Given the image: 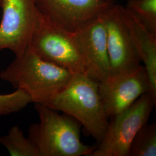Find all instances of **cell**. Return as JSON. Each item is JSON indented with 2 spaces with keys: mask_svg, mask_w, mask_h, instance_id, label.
<instances>
[{
  "mask_svg": "<svg viewBox=\"0 0 156 156\" xmlns=\"http://www.w3.org/2000/svg\"><path fill=\"white\" fill-rule=\"evenodd\" d=\"M30 103H33L31 98L23 90L16 89L9 94H0V116L20 111Z\"/></svg>",
  "mask_w": 156,
  "mask_h": 156,
  "instance_id": "9a60e30c",
  "label": "cell"
},
{
  "mask_svg": "<svg viewBox=\"0 0 156 156\" xmlns=\"http://www.w3.org/2000/svg\"><path fill=\"white\" fill-rule=\"evenodd\" d=\"M120 6L113 2L102 13L111 77L133 72L140 66V57L122 19Z\"/></svg>",
  "mask_w": 156,
  "mask_h": 156,
  "instance_id": "ba28073f",
  "label": "cell"
},
{
  "mask_svg": "<svg viewBox=\"0 0 156 156\" xmlns=\"http://www.w3.org/2000/svg\"><path fill=\"white\" fill-rule=\"evenodd\" d=\"M73 73L37 56L28 48L0 73V78L25 91L33 103L46 105L68 83Z\"/></svg>",
  "mask_w": 156,
  "mask_h": 156,
  "instance_id": "6da1fadb",
  "label": "cell"
},
{
  "mask_svg": "<svg viewBox=\"0 0 156 156\" xmlns=\"http://www.w3.org/2000/svg\"><path fill=\"white\" fill-rule=\"evenodd\" d=\"M75 119L99 144L109 127L98 91V82L86 73H73L68 83L46 105Z\"/></svg>",
  "mask_w": 156,
  "mask_h": 156,
  "instance_id": "7a4b0ae2",
  "label": "cell"
},
{
  "mask_svg": "<svg viewBox=\"0 0 156 156\" xmlns=\"http://www.w3.org/2000/svg\"><path fill=\"white\" fill-rule=\"evenodd\" d=\"M1 0H0V6H1Z\"/></svg>",
  "mask_w": 156,
  "mask_h": 156,
  "instance_id": "e0dca14e",
  "label": "cell"
},
{
  "mask_svg": "<svg viewBox=\"0 0 156 156\" xmlns=\"http://www.w3.org/2000/svg\"><path fill=\"white\" fill-rule=\"evenodd\" d=\"M106 1H109V2H115L116 1H117V0H106Z\"/></svg>",
  "mask_w": 156,
  "mask_h": 156,
  "instance_id": "2e32d148",
  "label": "cell"
},
{
  "mask_svg": "<svg viewBox=\"0 0 156 156\" xmlns=\"http://www.w3.org/2000/svg\"><path fill=\"white\" fill-rule=\"evenodd\" d=\"M150 91L147 73L141 65L133 72L98 82L99 94L108 118L124 111Z\"/></svg>",
  "mask_w": 156,
  "mask_h": 156,
  "instance_id": "9c48e42d",
  "label": "cell"
},
{
  "mask_svg": "<svg viewBox=\"0 0 156 156\" xmlns=\"http://www.w3.org/2000/svg\"><path fill=\"white\" fill-rule=\"evenodd\" d=\"M121 15L140 62L144 63L151 86L150 93L156 98V34L140 22L124 6L120 5Z\"/></svg>",
  "mask_w": 156,
  "mask_h": 156,
  "instance_id": "8fae6325",
  "label": "cell"
},
{
  "mask_svg": "<svg viewBox=\"0 0 156 156\" xmlns=\"http://www.w3.org/2000/svg\"><path fill=\"white\" fill-rule=\"evenodd\" d=\"M156 103V98L147 92L114 116L103 139L89 156H128L133 140L148 122Z\"/></svg>",
  "mask_w": 156,
  "mask_h": 156,
  "instance_id": "5b68a950",
  "label": "cell"
},
{
  "mask_svg": "<svg viewBox=\"0 0 156 156\" xmlns=\"http://www.w3.org/2000/svg\"><path fill=\"white\" fill-rule=\"evenodd\" d=\"M73 35L83 57L87 74L98 82L111 77L105 24L102 13L79 28Z\"/></svg>",
  "mask_w": 156,
  "mask_h": 156,
  "instance_id": "52a82bcc",
  "label": "cell"
},
{
  "mask_svg": "<svg viewBox=\"0 0 156 156\" xmlns=\"http://www.w3.org/2000/svg\"><path fill=\"white\" fill-rule=\"evenodd\" d=\"M29 48L40 58L73 73H86L73 33L51 21L38 11Z\"/></svg>",
  "mask_w": 156,
  "mask_h": 156,
  "instance_id": "277c9868",
  "label": "cell"
},
{
  "mask_svg": "<svg viewBox=\"0 0 156 156\" xmlns=\"http://www.w3.org/2000/svg\"><path fill=\"white\" fill-rule=\"evenodd\" d=\"M0 7V51L21 56L29 48L38 16L35 0H1Z\"/></svg>",
  "mask_w": 156,
  "mask_h": 156,
  "instance_id": "8992f818",
  "label": "cell"
},
{
  "mask_svg": "<svg viewBox=\"0 0 156 156\" xmlns=\"http://www.w3.org/2000/svg\"><path fill=\"white\" fill-rule=\"evenodd\" d=\"M39 123L28 129V138L38 156H89L95 146L80 140V126L69 116L61 115L48 106L35 104Z\"/></svg>",
  "mask_w": 156,
  "mask_h": 156,
  "instance_id": "3957f363",
  "label": "cell"
},
{
  "mask_svg": "<svg viewBox=\"0 0 156 156\" xmlns=\"http://www.w3.org/2000/svg\"><path fill=\"white\" fill-rule=\"evenodd\" d=\"M35 2L41 14L72 33L102 14L113 3L106 0H35Z\"/></svg>",
  "mask_w": 156,
  "mask_h": 156,
  "instance_id": "30bf717a",
  "label": "cell"
},
{
  "mask_svg": "<svg viewBox=\"0 0 156 156\" xmlns=\"http://www.w3.org/2000/svg\"><path fill=\"white\" fill-rule=\"evenodd\" d=\"M156 156V124H146L135 135L128 156Z\"/></svg>",
  "mask_w": 156,
  "mask_h": 156,
  "instance_id": "4fadbf2b",
  "label": "cell"
},
{
  "mask_svg": "<svg viewBox=\"0 0 156 156\" xmlns=\"http://www.w3.org/2000/svg\"><path fill=\"white\" fill-rule=\"evenodd\" d=\"M124 6L151 32L156 34V0H128Z\"/></svg>",
  "mask_w": 156,
  "mask_h": 156,
  "instance_id": "5bb4252c",
  "label": "cell"
},
{
  "mask_svg": "<svg viewBox=\"0 0 156 156\" xmlns=\"http://www.w3.org/2000/svg\"><path fill=\"white\" fill-rule=\"evenodd\" d=\"M0 145L12 156H38L35 146L18 126H12L7 134L0 136Z\"/></svg>",
  "mask_w": 156,
  "mask_h": 156,
  "instance_id": "7c38bea8",
  "label": "cell"
}]
</instances>
